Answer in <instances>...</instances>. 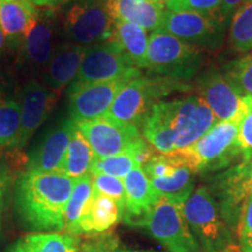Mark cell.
<instances>
[{
	"label": "cell",
	"mask_w": 252,
	"mask_h": 252,
	"mask_svg": "<svg viewBox=\"0 0 252 252\" xmlns=\"http://www.w3.org/2000/svg\"><path fill=\"white\" fill-rule=\"evenodd\" d=\"M75 180L62 173L25 169L13 187L20 222L34 231H64V213Z\"/></svg>",
	"instance_id": "1"
},
{
	"label": "cell",
	"mask_w": 252,
	"mask_h": 252,
	"mask_svg": "<svg viewBox=\"0 0 252 252\" xmlns=\"http://www.w3.org/2000/svg\"><path fill=\"white\" fill-rule=\"evenodd\" d=\"M186 82L163 76H140L132 78L119 91L105 117L113 121L143 127L151 110L160 99L173 93L189 89Z\"/></svg>",
	"instance_id": "2"
},
{
	"label": "cell",
	"mask_w": 252,
	"mask_h": 252,
	"mask_svg": "<svg viewBox=\"0 0 252 252\" xmlns=\"http://www.w3.org/2000/svg\"><path fill=\"white\" fill-rule=\"evenodd\" d=\"M203 62L202 50L196 47L162 31L151 33L144 64L149 74L187 82L202 68Z\"/></svg>",
	"instance_id": "3"
},
{
	"label": "cell",
	"mask_w": 252,
	"mask_h": 252,
	"mask_svg": "<svg viewBox=\"0 0 252 252\" xmlns=\"http://www.w3.org/2000/svg\"><path fill=\"white\" fill-rule=\"evenodd\" d=\"M189 228L204 252H224L232 245L231 229L220 214L209 188L200 186L184 203Z\"/></svg>",
	"instance_id": "4"
},
{
	"label": "cell",
	"mask_w": 252,
	"mask_h": 252,
	"mask_svg": "<svg viewBox=\"0 0 252 252\" xmlns=\"http://www.w3.org/2000/svg\"><path fill=\"white\" fill-rule=\"evenodd\" d=\"M62 21L69 42L93 47L110 41L115 28L110 0H70Z\"/></svg>",
	"instance_id": "5"
},
{
	"label": "cell",
	"mask_w": 252,
	"mask_h": 252,
	"mask_svg": "<svg viewBox=\"0 0 252 252\" xmlns=\"http://www.w3.org/2000/svg\"><path fill=\"white\" fill-rule=\"evenodd\" d=\"M238 122H217L194 145L185 150H176L194 173L217 171L243 156L237 145Z\"/></svg>",
	"instance_id": "6"
},
{
	"label": "cell",
	"mask_w": 252,
	"mask_h": 252,
	"mask_svg": "<svg viewBox=\"0 0 252 252\" xmlns=\"http://www.w3.org/2000/svg\"><path fill=\"white\" fill-rule=\"evenodd\" d=\"M228 23L219 13L172 12L165 9L158 30L198 49L215 50L224 43Z\"/></svg>",
	"instance_id": "7"
},
{
	"label": "cell",
	"mask_w": 252,
	"mask_h": 252,
	"mask_svg": "<svg viewBox=\"0 0 252 252\" xmlns=\"http://www.w3.org/2000/svg\"><path fill=\"white\" fill-rule=\"evenodd\" d=\"M150 234L171 252H202L184 214V204L160 196L146 223Z\"/></svg>",
	"instance_id": "8"
},
{
	"label": "cell",
	"mask_w": 252,
	"mask_h": 252,
	"mask_svg": "<svg viewBox=\"0 0 252 252\" xmlns=\"http://www.w3.org/2000/svg\"><path fill=\"white\" fill-rule=\"evenodd\" d=\"M141 75L131 60L113 41L89 47L80 71L70 87L115 80H132Z\"/></svg>",
	"instance_id": "9"
},
{
	"label": "cell",
	"mask_w": 252,
	"mask_h": 252,
	"mask_svg": "<svg viewBox=\"0 0 252 252\" xmlns=\"http://www.w3.org/2000/svg\"><path fill=\"white\" fill-rule=\"evenodd\" d=\"M196 89L217 122L239 123L252 108V97L242 96L224 72L216 69H208L197 78Z\"/></svg>",
	"instance_id": "10"
},
{
	"label": "cell",
	"mask_w": 252,
	"mask_h": 252,
	"mask_svg": "<svg viewBox=\"0 0 252 252\" xmlns=\"http://www.w3.org/2000/svg\"><path fill=\"white\" fill-rule=\"evenodd\" d=\"M96 158H108L138 146L144 141L137 126L108 117L75 123Z\"/></svg>",
	"instance_id": "11"
},
{
	"label": "cell",
	"mask_w": 252,
	"mask_h": 252,
	"mask_svg": "<svg viewBox=\"0 0 252 252\" xmlns=\"http://www.w3.org/2000/svg\"><path fill=\"white\" fill-rule=\"evenodd\" d=\"M58 33L59 21L55 12L49 8L39 9L35 23L19 49V64L25 71L35 74L46 68L58 47L55 45Z\"/></svg>",
	"instance_id": "12"
},
{
	"label": "cell",
	"mask_w": 252,
	"mask_h": 252,
	"mask_svg": "<svg viewBox=\"0 0 252 252\" xmlns=\"http://www.w3.org/2000/svg\"><path fill=\"white\" fill-rule=\"evenodd\" d=\"M131 80L98 82L70 87L68 91V112L72 122H87L102 118L108 113L113 100Z\"/></svg>",
	"instance_id": "13"
},
{
	"label": "cell",
	"mask_w": 252,
	"mask_h": 252,
	"mask_svg": "<svg viewBox=\"0 0 252 252\" xmlns=\"http://www.w3.org/2000/svg\"><path fill=\"white\" fill-rule=\"evenodd\" d=\"M215 193L219 197L220 214L230 229L237 228L242 210L252 194L249 173V159L243 158L241 163L216 178Z\"/></svg>",
	"instance_id": "14"
},
{
	"label": "cell",
	"mask_w": 252,
	"mask_h": 252,
	"mask_svg": "<svg viewBox=\"0 0 252 252\" xmlns=\"http://www.w3.org/2000/svg\"><path fill=\"white\" fill-rule=\"evenodd\" d=\"M56 98V91L42 82L32 80L25 84L19 94L21 125L14 150L23 149L34 132L46 122L54 109Z\"/></svg>",
	"instance_id": "15"
},
{
	"label": "cell",
	"mask_w": 252,
	"mask_h": 252,
	"mask_svg": "<svg viewBox=\"0 0 252 252\" xmlns=\"http://www.w3.org/2000/svg\"><path fill=\"white\" fill-rule=\"evenodd\" d=\"M174 118L176 150L190 147L217 123L207 103L195 94L174 99Z\"/></svg>",
	"instance_id": "16"
},
{
	"label": "cell",
	"mask_w": 252,
	"mask_h": 252,
	"mask_svg": "<svg viewBox=\"0 0 252 252\" xmlns=\"http://www.w3.org/2000/svg\"><path fill=\"white\" fill-rule=\"evenodd\" d=\"M74 128L75 122L70 118L63 119L53 126L30 154L26 163L27 171L61 173Z\"/></svg>",
	"instance_id": "17"
},
{
	"label": "cell",
	"mask_w": 252,
	"mask_h": 252,
	"mask_svg": "<svg viewBox=\"0 0 252 252\" xmlns=\"http://www.w3.org/2000/svg\"><path fill=\"white\" fill-rule=\"evenodd\" d=\"M125 186L124 220L126 224L145 226L160 195L151 184L143 167H137L123 179Z\"/></svg>",
	"instance_id": "18"
},
{
	"label": "cell",
	"mask_w": 252,
	"mask_h": 252,
	"mask_svg": "<svg viewBox=\"0 0 252 252\" xmlns=\"http://www.w3.org/2000/svg\"><path fill=\"white\" fill-rule=\"evenodd\" d=\"M88 47L72 42L59 45L43 69L42 83L55 91L71 84L80 71Z\"/></svg>",
	"instance_id": "19"
},
{
	"label": "cell",
	"mask_w": 252,
	"mask_h": 252,
	"mask_svg": "<svg viewBox=\"0 0 252 252\" xmlns=\"http://www.w3.org/2000/svg\"><path fill=\"white\" fill-rule=\"evenodd\" d=\"M39 8L30 0H0V27L8 48L19 50L35 23Z\"/></svg>",
	"instance_id": "20"
},
{
	"label": "cell",
	"mask_w": 252,
	"mask_h": 252,
	"mask_svg": "<svg viewBox=\"0 0 252 252\" xmlns=\"http://www.w3.org/2000/svg\"><path fill=\"white\" fill-rule=\"evenodd\" d=\"M143 134L153 149L161 154L176 150L174 100H160L151 110L143 125Z\"/></svg>",
	"instance_id": "21"
},
{
	"label": "cell",
	"mask_w": 252,
	"mask_h": 252,
	"mask_svg": "<svg viewBox=\"0 0 252 252\" xmlns=\"http://www.w3.org/2000/svg\"><path fill=\"white\" fill-rule=\"evenodd\" d=\"M115 20L126 21L154 32L161 24L165 2L156 0H110Z\"/></svg>",
	"instance_id": "22"
},
{
	"label": "cell",
	"mask_w": 252,
	"mask_h": 252,
	"mask_svg": "<svg viewBox=\"0 0 252 252\" xmlns=\"http://www.w3.org/2000/svg\"><path fill=\"white\" fill-rule=\"evenodd\" d=\"M149 145L143 143L125 151V152L116 154L108 158H94L91 174L93 175H110L118 179H124L131 171L137 167H143L147 160L152 157Z\"/></svg>",
	"instance_id": "23"
},
{
	"label": "cell",
	"mask_w": 252,
	"mask_h": 252,
	"mask_svg": "<svg viewBox=\"0 0 252 252\" xmlns=\"http://www.w3.org/2000/svg\"><path fill=\"white\" fill-rule=\"evenodd\" d=\"M123 214L112 198L94 194L89 212L78 224L76 236L106 234L121 220Z\"/></svg>",
	"instance_id": "24"
},
{
	"label": "cell",
	"mask_w": 252,
	"mask_h": 252,
	"mask_svg": "<svg viewBox=\"0 0 252 252\" xmlns=\"http://www.w3.org/2000/svg\"><path fill=\"white\" fill-rule=\"evenodd\" d=\"M147 31L138 25L115 20L111 41L116 42L137 68L144 69L149 46Z\"/></svg>",
	"instance_id": "25"
},
{
	"label": "cell",
	"mask_w": 252,
	"mask_h": 252,
	"mask_svg": "<svg viewBox=\"0 0 252 252\" xmlns=\"http://www.w3.org/2000/svg\"><path fill=\"white\" fill-rule=\"evenodd\" d=\"M18 252H80L81 241L67 232H36L14 243Z\"/></svg>",
	"instance_id": "26"
},
{
	"label": "cell",
	"mask_w": 252,
	"mask_h": 252,
	"mask_svg": "<svg viewBox=\"0 0 252 252\" xmlns=\"http://www.w3.org/2000/svg\"><path fill=\"white\" fill-rule=\"evenodd\" d=\"M94 197L91 174L76 179L64 213V231L76 236L80 222L89 212Z\"/></svg>",
	"instance_id": "27"
},
{
	"label": "cell",
	"mask_w": 252,
	"mask_h": 252,
	"mask_svg": "<svg viewBox=\"0 0 252 252\" xmlns=\"http://www.w3.org/2000/svg\"><path fill=\"white\" fill-rule=\"evenodd\" d=\"M94 158L96 156L89 143L75 124L61 173L74 180L89 175Z\"/></svg>",
	"instance_id": "28"
},
{
	"label": "cell",
	"mask_w": 252,
	"mask_h": 252,
	"mask_svg": "<svg viewBox=\"0 0 252 252\" xmlns=\"http://www.w3.org/2000/svg\"><path fill=\"white\" fill-rule=\"evenodd\" d=\"M194 174L195 173L186 165V162L182 161L176 167L173 175L165 179H153L151 184L160 196L184 204L195 190Z\"/></svg>",
	"instance_id": "29"
},
{
	"label": "cell",
	"mask_w": 252,
	"mask_h": 252,
	"mask_svg": "<svg viewBox=\"0 0 252 252\" xmlns=\"http://www.w3.org/2000/svg\"><path fill=\"white\" fill-rule=\"evenodd\" d=\"M21 125L19 96L0 90V147L13 149L17 144Z\"/></svg>",
	"instance_id": "30"
},
{
	"label": "cell",
	"mask_w": 252,
	"mask_h": 252,
	"mask_svg": "<svg viewBox=\"0 0 252 252\" xmlns=\"http://www.w3.org/2000/svg\"><path fill=\"white\" fill-rule=\"evenodd\" d=\"M229 43L239 53L252 52V1L238 8L232 17Z\"/></svg>",
	"instance_id": "31"
},
{
	"label": "cell",
	"mask_w": 252,
	"mask_h": 252,
	"mask_svg": "<svg viewBox=\"0 0 252 252\" xmlns=\"http://www.w3.org/2000/svg\"><path fill=\"white\" fill-rule=\"evenodd\" d=\"M224 75L242 96L252 97V52L230 62Z\"/></svg>",
	"instance_id": "32"
},
{
	"label": "cell",
	"mask_w": 252,
	"mask_h": 252,
	"mask_svg": "<svg viewBox=\"0 0 252 252\" xmlns=\"http://www.w3.org/2000/svg\"><path fill=\"white\" fill-rule=\"evenodd\" d=\"M93 185L94 194L110 197L118 204L124 213L125 210V186L123 179L110 175H93ZM124 215V214H123Z\"/></svg>",
	"instance_id": "33"
},
{
	"label": "cell",
	"mask_w": 252,
	"mask_h": 252,
	"mask_svg": "<svg viewBox=\"0 0 252 252\" xmlns=\"http://www.w3.org/2000/svg\"><path fill=\"white\" fill-rule=\"evenodd\" d=\"M222 0H166L165 7L172 12L219 13Z\"/></svg>",
	"instance_id": "34"
},
{
	"label": "cell",
	"mask_w": 252,
	"mask_h": 252,
	"mask_svg": "<svg viewBox=\"0 0 252 252\" xmlns=\"http://www.w3.org/2000/svg\"><path fill=\"white\" fill-rule=\"evenodd\" d=\"M118 239L111 234L98 235L81 243L80 252H117Z\"/></svg>",
	"instance_id": "35"
},
{
	"label": "cell",
	"mask_w": 252,
	"mask_h": 252,
	"mask_svg": "<svg viewBox=\"0 0 252 252\" xmlns=\"http://www.w3.org/2000/svg\"><path fill=\"white\" fill-rule=\"evenodd\" d=\"M237 145L245 159H250L252 156V108L239 121Z\"/></svg>",
	"instance_id": "36"
},
{
	"label": "cell",
	"mask_w": 252,
	"mask_h": 252,
	"mask_svg": "<svg viewBox=\"0 0 252 252\" xmlns=\"http://www.w3.org/2000/svg\"><path fill=\"white\" fill-rule=\"evenodd\" d=\"M237 232L242 248L252 247V194L242 210Z\"/></svg>",
	"instance_id": "37"
},
{
	"label": "cell",
	"mask_w": 252,
	"mask_h": 252,
	"mask_svg": "<svg viewBox=\"0 0 252 252\" xmlns=\"http://www.w3.org/2000/svg\"><path fill=\"white\" fill-rule=\"evenodd\" d=\"M12 184H13V172L7 163L1 161L0 162V235H1L2 217H4Z\"/></svg>",
	"instance_id": "38"
},
{
	"label": "cell",
	"mask_w": 252,
	"mask_h": 252,
	"mask_svg": "<svg viewBox=\"0 0 252 252\" xmlns=\"http://www.w3.org/2000/svg\"><path fill=\"white\" fill-rule=\"evenodd\" d=\"M251 1L252 0H222L220 1L219 15L220 18L224 19L226 23H229V20L236 13L238 8H241L242 6Z\"/></svg>",
	"instance_id": "39"
},
{
	"label": "cell",
	"mask_w": 252,
	"mask_h": 252,
	"mask_svg": "<svg viewBox=\"0 0 252 252\" xmlns=\"http://www.w3.org/2000/svg\"><path fill=\"white\" fill-rule=\"evenodd\" d=\"M30 1L36 7L54 9L60 6L68 4L70 0H30Z\"/></svg>",
	"instance_id": "40"
},
{
	"label": "cell",
	"mask_w": 252,
	"mask_h": 252,
	"mask_svg": "<svg viewBox=\"0 0 252 252\" xmlns=\"http://www.w3.org/2000/svg\"><path fill=\"white\" fill-rule=\"evenodd\" d=\"M6 47H7V43H6L4 32H2L1 27H0V58H1V56L4 55Z\"/></svg>",
	"instance_id": "41"
},
{
	"label": "cell",
	"mask_w": 252,
	"mask_h": 252,
	"mask_svg": "<svg viewBox=\"0 0 252 252\" xmlns=\"http://www.w3.org/2000/svg\"><path fill=\"white\" fill-rule=\"evenodd\" d=\"M249 173H250V181L252 186V156L250 159H249Z\"/></svg>",
	"instance_id": "42"
},
{
	"label": "cell",
	"mask_w": 252,
	"mask_h": 252,
	"mask_svg": "<svg viewBox=\"0 0 252 252\" xmlns=\"http://www.w3.org/2000/svg\"><path fill=\"white\" fill-rule=\"evenodd\" d=\"M6 252H18V250H17V249H15L14 244H13V245H12L11 248H9V249H7V250H6Z\"/></svg>",
	"instance_id": "43"
},
{
	"label": "cell",
	"mask_w": 252,
	"mask_h": 252,
	"mask_svg": "<svg viewBox=\"0 0 252 252\" xmlns=\"http://www.w3.org/2000/svg\"><path fill=\"white\" fill-rule=\"evenodd\" d=\"M243 252H252V247H248V248H242Z\"/></svg>",
	"instance_id": "44"
},
{
	"label": "cell",
	"mask_w": 252,
	"mask_h": 252,
	"mask_svg": "<svg viewBox=\"0 0 252 252\" xmlns=\"http://www.w3.org/2000/svg\"><path fill=\"white\" fill-rule=\"evenodd\" d=\"M117 252H145V251H117Z\"/></svg>",
	"instance_id": "45"
},
{
	"label": "cell",
	"mask_w": 252,
	"mask_h": 252,
	"mask_svg": "<svg viewBox=\"0 0 252 252\" xmlns=\"http://www.w3.org/2000/svg\"><path fill=\"white\" fill-rule=\"evenodd\" d=\"M156 1H162V2H165L166 0H156Z\"/></svg>",
	"instance_id": "46"
}]
</instances>
